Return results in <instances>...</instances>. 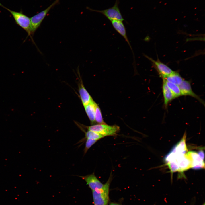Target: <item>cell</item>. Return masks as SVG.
I'll list each match as a JSON object with an SVG mask.
<instances>
[{
    "label": "cell",
    "mask_w": 205,
    "mask_h": 205,
    "mask_svg": "<svg viewBox=\"0 0 205 205\" xmlns=\"http://www.w3.org/2000/svg\"><path fill=\"white\" fill-rule=\"evenodd\" d=\"M112 173L103 186L101 188L92 191L94 205H106L109 200V188L112 180Z\"/></svg>",
    "instance_id": "obj_1"
},
{
    "label": "cell",
    "mask_w": 205,
    "mask_h": 205,
    "mask_svg": "<svg viewBox=\"0 0 205 205\" xmlns=\"http://www.w3.org/2000/svg\"><path fill=\"white\" fill-rule=\"evenodd\" d=\"M88 130L97 132L104 137L116 136L120 130V127L117 125H109L106 124H97L89 126L82 125Z\"/></svg>",
    "instance_id": "obj_2"
},
{
    "label": "cell",
    "mask_w": 205,
    "mask_h": 205,
    "mask_svg": "<svg viewBox=\"0 0 205 205\" xmlns=\"http://www.w3.org/2000/svg\"><path fill=\"white\" fill-rule=\"evenodd\" d=\"M5 8L11 13L16 23L27 32L28 36H30L34 42L30 31V18L21 11L17 12L11 10L6 7Z\"/></svg>",
    "instance_id": "obj_3"
},
{
    "label": "cell",
    "mask_w": 205,
    "mask_h": 205,
    "mask_svg": "<svg viewBox=\"0 0 205 205\" xmlns=\"http://www.w3.org/2000/svg\"><path fill=\"white\" fill-rule=\"evenodd\" d=\"M119 0H116L113 7L102 10L93 9L88 7H87V8L91 11L98 12L103 14L110 21L117 20L123 21L124 19L119 8Z\"/></svg>",
    "instance_id": "obj_4"
},
{
    "label": "cell",
    "mask_w": 205,
    "mask_h": 205,
    "mask_svg": "<svg viewBox=\"0 0 205 205\" xmlns=\"http://www.w3.org/2000/svg\"><path fill=\"white\" fill-rule=\"evenodd\" d=\"M59 1L60 0H55L46 9L30 18V31L31 35L34 34L49 11L54 6L58 4Z\"/></svg>",
    "instance_id": "obj_5"
},
{
    "label": "cell",
    "mask_w": 205,
    "mask_h": 205,
    "mask_svg": "<svg viewBox=\"0 0 205 205\" xmlns=\"http://www.w3.org/2000/svg\"><path fill=\"white\" fill-rule=\"evenodd\" d=\"M145 56L151 61L153 66L162 79L165 78L174 71L167 65L162 62L159 59L155 60L146 55H145Z\"/></svg>",
    "instance_id": "obj_6"
},
{
    "label": "cell",
    "mask_w": 205,
    "mask_h": 205,
    "mask_svg": "<svg viewBox=\"0 0 205 205\" xmlns=\"http://www.w3.org/2000/svg\"><path fill=\"white\" fill-rule=\"evenodd\" d=\"M179 86L181 95L190 96L198 100L203 105H204L203 101L192 90L191 83L189 81L184 80L182 83Z\"/></svg>",
    "instance_id": "obj_7"
},
{
    "label": "cell",
    "mask_w": 205,
    "mask_h": 205,
    "mask_svg": "<svg viewBox=\"0 0 205 205\" xmlns=\"http://www.w3.org/2000/svg\"><path fill=\"white\" fill-rule=\"evenodd\" d=\"M84 180L92 191L97 190L101 188L104 186L97 177L94 173L84 176H78Z\"/></svg>",
    "instance_id": "obj_8"
},
{
    "label": "cell",
    "mask_w": 205,
    "mask_h": 205,
    "mask_svg": "<svg viewBox=\"0 0 205 205\" xmlns=\"http://www.w3.org/2000/svg\"><path fill=\"white\" fill-rule=\"evenodd\" d=\"M78 73L79 78L78 84L79 92L82 103L84 106L89 104L93 99L84 87L79 72H78Z\"/></svg>",
    "instance_id": "obj_9"
},
{
    "label": "cell",
    "mask_w": 205,
    "mask_h": 205,
    "mask_svg": "<svg viewBox=\"0 0 205 205\" xmlns=\"http://www.w3.org/2000/svg\"><path fill=\"white\" fill-rule=\"evenodd\" d=\"M191 161V167L194 169H199L204 168V162L197 153L190 151L187 154Z\"/></svg>",
    "instance_id": "obj_10"
},
{
    "label": "cell",
    "mask_w": 205,
    "mask_h": 205,
    "mask_svg": "<svg viewBox=\"0 0 205 205\" xmlns=\"http://www.w3.org/2000/svg\"><path fill=\"white\" fill-rule=\"evenodd\" d=\"M111 21L114 29L124 38L133 52L126 35L125 27L122 21L117 20H112Z\"/></svg>",
    "instance_id": "obj_11"
},
{
    "label": "cell",
    "mask_w": 205,
    "mask_h": 205,
    "mask_svg": "<svg viewBox=\"0 0 205 205\" xmlns=\"http://www.w3.org/2000/svg\"><path fill=\"white\" fill-rule=\"evenodd\" d=\"M163 81L162 91L164 99V105L165 107L166 108L169 103L175 98L165 81L163 80Z\"/></svg>",
    "instance_id": "obj_12"
},
{
    "label": "cell",
    "mask_w": 205,
    "mask_h": 205,
    "mask_svg": "<svg viewBox=\"0 0 205 205\" xmlns=\"http://www.w3.org/2000/svg\"><path fill=\"white\" fill-rule=\"evenodd\" d=\"M96 103L93 100L89 104L84 106L85 111L91 123H95V106Z\"/></svg>",
    "instance_id": "obj_13"
},
{
    "label": "cell",
    "mask_w": 205,
    "mask_h": 205,
    "mask_svg": "<svg viewBox=\"0 0 205 205\" xmlns=\"http://www.w3.org/2000/svg\"><path fill=\"white\" fill-rule=\"evenodd\" d=\"M162 79L178 86L182 83L184 80L179 73L174 71L165 78Z\"/></svg>",
    "instance_id": "obj_14"
},
{
    "label": "cell",
    "mask_w": 205,
    "mask_h": 205,
    "mask_svg": "<svg viewBox=\"0 0 205 205\" xmlns=\"http://www.w3.org/2000/svg\"><path fill=\"white\" fill-rule=\"evenodd\" d=\"M174 95L175 98L181 96L179 86L166 80L162 79Z\"/></svg>",
    "instance_id": "obj_15"
},
{
    "label": "cell",
    "mask_w": 205,
    "mask_h": 205,
    "mask_svg": "<svg viewBox=\"0 0 205 205\" xmlns=\"http://www.w3.org/2000/svg\"><path fill=\"white\" fill-rule=\"evenodd\" d=\"M84 132L85 133V139H89L98 140L104 137L98 133L92 131L88 130Z\"/></svg>",
    "instance_id": "obj_16"
},
{
    "label": "cell",
    "mask_w": 205,
    "mask_h": 205,
    "mask_svg": "<svg viewBox=\"0 0 205 205\" xmlns=\"http://www.w3.org/2000/svg\"><path fill=\"white\" fill-rule=\"evenodd\" d=\"M95 121L98 124H106L103 120L101 109L97 103L95 106Z\"/></svg>",
    "instance_id": "obj_17"
},
{
    "label": "cell",
    "mask_w": 205,
    "mask_h": 205,
    "mask_svg": "<svg viewBox=\"0 0 205 205\" xmlns=\"http://www.w3.org/2000/svg\"><path fill=\"white\" fill-rule=\"evenodd\" d=\"M85 142V146L84 149V155L87 152L90 148L98 141L97 140L87 139Z\"/></svg>",
    "instance_id": "obj_18"
},
{
    "label": "cell",
    "mask_w": 205,
    "mask_h": 205,
    "mask_svg": "<svg viewBox=\"0 0 205 205\" xmlns=\"http://www.w3.org/2000/svg\"><path fill=\"white\" fill-rule=\"evenodd\" d=\"M167 165L172 172L178 171L179 167L175 160H173L167 163Z\"/></svg>",
    "instance_id": "obj_19"
},
{
    "label": "cell",
    "mask_w": 205,
    "mask_h": 205,
    "mask_svg": "<svg viewBox=\"0 0 205 205\" xmlns=\"http://www.w3.org/2000/svg\"><path fill=\"white\" fill-rule=\"evenodd\" d=\"M200 158L203 160H204V151L202 150H200L198 153Z\"/></svg>",
    "instance_id": "obj_20"
},
{
    "label": "cell",
    "mask_w": 205,
    "mask_h": 205,
    "mask_svg": "<svg viewBox=\"0 0 205 205\" xmlns=\"http://www.w3.org/2000/svg\"><path fill=\"white\" fill-rule=\"evenodd\" d=\"M109 205H121L118 203H114V202H111L110 203Z\"/></svg>",
    "instance_id": "obj_21"
},
{
    "label": "cell",
    "mask_w": 205,
    "mask_h": 205,
    "mask_svg": "<svg viewBox=\"0 0 205 205\" xmlns=\"http://www.w3.org/2000/svg\"><path fill=\"white\" fill-rule=\"evenodd\" d=\"M0 6L4 8H5V7L4 6L0 3Z\"/></svg>",
    "instance_id": "obj_22"
},
{
    "label": "cell",
    "mask_w": 205,
    "mask_h": 205,
    "mask_svg": "<svg viewBox=\"0 0 205 205\" xmlns=\"http://www.w3.org/2000/svg\"><path fill=\"white\" fill-rule=\"evenodd\" d=\"M202 205H205V204L204 203Z\"/></svg>",
    "instance_id": "obj_23"
},
{
    "label": "cell",
    "mask_w": 205,
    "mask_h": 205,
    "mask_svg": "<svg viewBox=\"0 0 205 205\" xmlns=\"http://www.w3.org/2000/svg\"><path fill=\"white\" fill-rule=\"evenodd\" d=\"M108 205V204H107V205Z\"/></svg>",
    "instance_id": "obj_24"
}]
</instances>
